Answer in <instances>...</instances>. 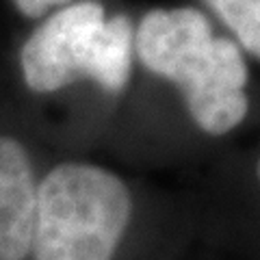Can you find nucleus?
Here are the masks:
<instances>
[{
  "mask_svg": "<svg viewBox=\"0 0 260 260\" xmlns=\"http://www.w3.org/2000/svg\"><path fill=\"white\" fill-rule=\"evenodd\" d=\"M135 46L145 68L180 89L191 119L206 135H225L245 119V59L239 44L213 35L202 11L191 7L148 11Z\"/></svg>",
  "mask_w": 260,
  "mask_h": 260,
  "instance_id": "obj_1",
  "label": "nucleus"
},
{
  "mask_svg": "<svg viewBox=\"0 0 260 260\" xmlns=\"http://www.w3.org/2000/svg\"><path fill=\"white\" fill-rule=\"evenodd\" d=\"M130 213L121 178L89 162H61L37 182L30 260H113Z\"/></svg>",
  "mask_w": 260,
  "mask_h": 260,
  "instance_id": "obj_2",
  "label": "nucleus"
},
{
  "mask_svg": "<svg viewBox=\"0 0 260 260\" xmlns=\"http://www.w3.org/2000/svg\"><path fill=\"white\" fill-rule=\"evenodd\" d=\"M133 24L124 13L107 20L98 0L68 5L39 22L18 50V70L32 93H54L89 78L119 93L128 85Z\"/></svg>",
  "mask_w": 260,
  "mask_h": 260,
  "instance_id": "obj_3",
  "label": "nucleus"
},
{
  "mask_svg": "<svg viewBox=\"0 0 260 260\" xmlns=\"http://www.w3.org/2000/svg\"><path fill=\"white\" fill-rule=\"evenodd\" d=\"M37 182L28 148L0 133V260L30 258Z\"/></svg>",
  "mask_w": 260,
  "mask_h": 260,
  "instance_id": "obj_4",
  "label": "nucleus"
},
{
  "mask_svg": "<svg viewBox=\"0 0 260 260\" xmlns=\"http://www.w3.org/2000/svg\"><path fill=\"white\" fill-rule=\"evenodd\" d=\"M245 50L260 59V0H202Z\"/></svg>",
  "mask_w": 260,
  "mask_h": 260,
  "instance_id": "obj_5",
  "label": "nucleus"
},
{
  "mask_svg": "<svg viewBox=\"0 0 260 260\" xmlns=\"http://www.w3.org/2000/svg\"><path fill=\"white\" fill-rule=\"evenodd\" d=\"M13 9L26 20H42L44 15L56 9V7H68L70 0H9Z\"/></svg>",
  "mask_w": 260,
  "mask_h": 260,
  "instance_id": "obj_6",
  "label": "nucleus"
},
{
  "mask_svg": "<svg viewBox=\"0 0 260 260\" xmlns=\"http://www.w3.org/2000/svg\"><path fill=\"white\" fill-rule=\"evenodd\" d=\"M256 174H258V180H260V158H258V165H256Z\"/></svg>",
  "mask_w": 260,
  "mask_h": 260,
  "instance_id": "obj_7",
  "label": "nucleus"
}]
</instances>
